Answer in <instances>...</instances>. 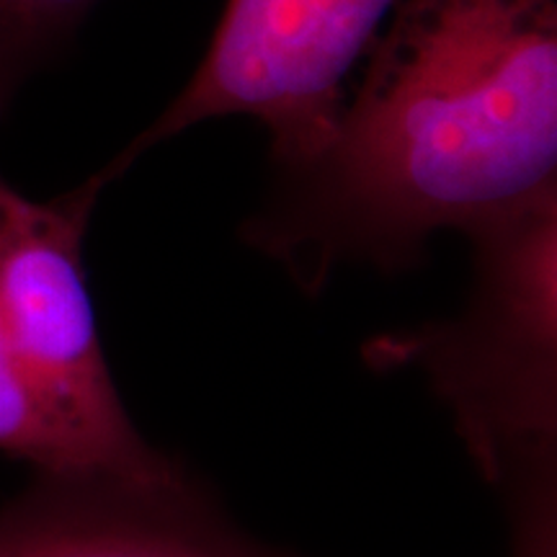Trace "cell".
<instances>
[{
    "instance_id": "1",
    "label": "cell",
    "mask_w": 557,
    "mask_h": 557,
    "mask_svg": "<svg viewBox=\"0 0 557 557\" xmlns=\"http://www.w3.org/2000/svg\"><path fill=\"white\" fill-rule=\"evenodd\" d=\"M310 156L243 238L318 292L341 263L418 267L557 191L555 0H403Z\"/></svg>"
},
{
    "instance_id": "6",
    "label": "cell",
    "mask_w": 557,
    "mask_h": 557,
    "mask_svg": "<svg viewBox=\"0 0 557 557\" xmlns=\"http://www.w3.org/2000/svg\"><path fill=\"white\" fill-rule=\"evenodd\" d=\"M99 0H0V120L18 88L58 58Z\"/></svg>"
},
{
    "instance_id": "5",
    "label": "cell",
    "mask_w": 557,
    "mask_h": 557,
    "mask_svg": "<svg viewBox=\"0 0 557 557\" xmlns=\"http://www.w3.org/2000/svg\"><path fill=\"white\" fill-rule=\"evenodd\" d=\"M0 557H282L243 537L184 472H39L0 508Z\"/></svg>"
},
{
    "instance_id": "4",
    "label": "cell",
    "mask_w": 557,
    "mask_h": 557,
    "mask_svg": "<svg viewBox=\"0 0 557 557\" xmlns=\"http://www.w3.org/2000/svg\"><path fill=\"white\" fill-rule=\"evenodd\" d=\"M400 0H227L199 67L163 114L107 169L120 178L145 152L222 116H253L276 165L323 143L346 81Z\"/></svg>"
},
{
    "instance_id": "7",
    "label": "cell",
    "mask_w": 557,
    "mask_h": 557,
    "mask_svg": "<svg viewBox=\"0 0 557 557\" xmlns=\"http://www.w3.org/2000/svg\"><path fill=\"white\" fill-rule=\"evenodd\" d=\"M0 451L39 472H83L73 449L34 393L0 325Z\"/></svg>"
},
{
    "instance_id": "3",
    "label": "cell",
    "mask_w": 557,
    "mask_h": 557,
    "mask_svg": "<svg viewBox=\"0 0 557 557\" xmlns=\"http://www.w3.org/2000/svg\"><path fill=\"white\" fill-rule=\"evenodd\" d=\"M107 165L50 201L0 176V325L83 472L163 480L181 472L135 429L103 357L83 240Z\"/></svg>"
},
{
    "instance_id": "2",
    "label": "cell",
    "mask_w": 557,
    "mask_h": 557,
    "mask_svg": "<svg viewBox=\"0 0 557 557\" xmlns=\"http://www.w3.org/2000/svg\"><path fill=\"white\" fill-rule=\"evenodd\" d=\"M475 278L462 315L369 348L380 367H418L447 403L513 529L555 521L557 191L470 235Z\"/></svg>"
}]
</instances>
